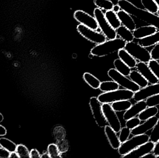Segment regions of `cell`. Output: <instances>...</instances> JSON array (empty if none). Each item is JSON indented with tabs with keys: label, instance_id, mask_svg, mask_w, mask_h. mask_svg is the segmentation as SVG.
<instances>
[{
	"label": "cell",
	"instance_id": "6da1fadb",
	"mask_svg": "<svg viewBox=\"0 0 159 158\" xmlns=\"http://www.w3.org/2000/svg\"><path fill=\"white\" fill-rule=\"evenodd\" d=\"M117 4L121 10L149 25L155 26L159 30V16L156 14L139 8L128 0H118Z\"/></svg>",
	"mask_w": 159,
	"mask_h": 158
},
{
	"label": "cell",
	"instance_id": "7a4b0ae2",
	"mask_svg": "<svg viewBox=\"0 0 159 158\" xmlns=\"http://www.w3.org/2000/svg\"><path fill=\"white\" fill-rule=\"evenodd\" d=\"M126 43L125 41L120 38L107 40L104 42L94 46L90 53L92 55L98 57L106 56L124 48Z\"/></svg>",
	"mask_w": 159,
	"mask_h": 158
},
{
	"label": "cell",
	"instance_id": "3957f363",
	"mask_svg": "<svg viewBox=\"0 0 159 158\" xmlns=\"http://www.w3.org/2000/svg\"><path fill=\"white\" fill-rule=\"evenodd\" d=\"M134 93L127 89H119L112 92L101 94L97 98L102 104H111L121 100H131L133 98Z\"/></svg>",
	"mask_w": 159,
	"mask_h": 158
},
{
	"label": "cell",
	"instance_id": "277c9868",
	"mask_svg": "<svg viewBox=\"0 0 159 158\" xmlns=\"http://www.w3.org/2000/svg\"><path fill=\"white\" fill-rule=\"evenodd\" d=\"M148 141H149V136L146 134L134 135L130 139H129L126 142L121 143L119 148L118 149L119 154L123 157Z\"/></svg>",
	"mask_w": 159,
	"mask_h": 158
},
{
	"label": "cell",
	"instance_id": "5b68a950",
	"mask_svg": "<svg viewBox=\"0 0 159 158\" xmlns=\"http://www.w3.org/2000/svg\"><path fill=\"white\" fill-rule=\"evenodd\" d=\"M93 15L98 23L99 28L102 33L106 36L108 40H113L117 38L116 30L113 28L105 16V13L100 8H95L93 11Z\"/></svg>",
	"mask_w": 159,
	"mask_h": 158
},
{
	"label": "cell",
	"instance_id": "8992f818",
	"mask_svg": "<svg viewBox=\"0 0 159 158\" xmlns=\"http://www.w3.org/2000/svg\"><path fill=\"white\" fill-rule=\"evenodd\" d=\"M124 48L136 60L140 62L148 63L152 59L150 52L138 43L133 41L127 42Z\"/></svg>",
	"mask_w": 159,
	"mask_h": 158
},
{
	"label": "cell",
	"instance_id": "52a82bcc",
	"mask_svg": "<svg viewBox=\"0 0 159 158\" xmlns=\"http://www.w3.org/2000/svg\"><path fill=\"white\" fill-rule=\"evenodd\" d=\"M107 75L112 80L116 82L120 86L134 92L139 91L141 88L131 80L120 74L116 69L111 68L107 72Z\"/></svg>",
	"mask_w": 159,
	"mask_h": 158
},
{
	"label": "cell",
	"instance_id": "ba28073f",
	"mask_svg": "<svg viewBox=\"0 0 159 158\" xmlns=\"http://www.w3.org/2000/svg\"><path fill=\"white\" fill-rule=\"evenodd\" d=\"M77 31L85 39L96 45L102 43L107 40L102 32L88 28L80 24L77 27Z\"/></svg>",
	"mask_w": 159,
	"mask_h": 158
},
{
	"label": "cell",
	"instance_id": "9c48e42d",
	"mask_svg": "<svg viewBox=\"0 0 159 158\" xmlns=\"http://www.w3.org/2000/svg\"><path fill=\"white\" fill-rule=\"evenodd\" d=\"M102 109L108 125L117 133L119 132L121 129V122L111 104H102Z\"/></svg>",
	"mask_w": 159,
	"mask_h": 158
},
{
	"label": "cell",
	"instance_id": "30bf717a",
	"mask_svg": "<svg viewBox=\"0 0 159 158\" xmlns=\"http://www.w3.org/2000/svg\"><path fill=\"white\" fill-rule=\"evenodd\" d=\"M102 105L97 97H92L90 99V107L96 124L100 128H104L108 123L103 112Z\"/></svg>",
	"mask_w": 159,
	"mask_h": 158
},
{
	"label": "cell",
	"instance_id": "8fae6325",
	"mask_svg": "<svg viewBox=\"0 0 159 158\" xmlns=\"http://www.w3.org/2000/svg\"><path fill=\"white\" fill-rule=\"evenodd\" d=\"M74 17L80 24L94 30H97L99 28L97 20L94 17L83 10H78L75 11L74 14Z\"/></svg>",
	"mask_w": 159,
	"mask_h": 158
},
{
	"label": "cell",
	"instance_id": "7c38bea8",
	"mask_svg": "<svg viewBox=\"0 0 159 158\" xmlns=\"http://www.w3.org/2000/svg\"><path fill=\"white\" fill-rule=\"evenodd\" d=\"M159 93V83L148 85L134 93L133 99L135 102L146 100L148 97Z\"/></svg>",
	"mask_w": 159,
	"mask_h": 158
},
{
	"label": "cell",
	"instance_id": "4fadbf2b",
	"mask_svg": "<svg viewBox=\"0 0 159 158\" xmlns=\"http://www.w3.org/2000/svg\"><path fill=\"white\" fill-rule=\"evenodd\" d=\"M155 143L151 141L140 146L136 149L133 150L126 156L122 157L127 158H140L144 157L152 153L155 147Z\"/></svg>",
	"mask_w": 159,
	"mask_h": 158
},
{
	"label": "cell",
	"instance_id": "5bb4252c",
	"mask_svg": "<svg viewBox=\"0 0 159 158\" xmlns=\"http://www.w3.org/2000/svg\"><path fill=\"white\" fill-rule=\"evenodd\" d=\"M158 118L156 116L145 121L143 124H140L139 126L134 128L131 131V135H134L145 134L150 130H152L157 122Z\"/></svg>",
	"mask_w": 159,
	"mask_h": 158
},
{
	"label": "cell",
	"instance_id": "9a60e30c",
	"mask_svg": "<svg viewBox=\"0 0 159 158\" xmlns=\"http://www.w3.org/2000/svg\"><path fill=\"white\" fill-rule=\"evenodd\" d=\"M135 67L150 84H155L159 82V80L154 75L146 63L142 62H138Z\"/></svg>",
	"mask_w": 159,
	"mask_h": 158
},
{
	"label": "cell",
	"instance_id": "2e32d148",
	"mask_svg": "<svg viewBox=\"0 0 159 158\" xmlns=\"http://www.w3.org/2000/svg\"><path fill=\"white\" fill-rule=\"evenodd\" d=\"M146 108H147V105L145 100L137 102L125 111L123 115V119L126 121L129 119L136 117Z\"/></svg>",
	"mask_w": 159,
	"mask_h": 158
},
{
	"label": "cell",
	"instance_id": "e0dca14e",
	"mask_svg": "<svg viewBox=\"0 0 159 158\" xmlns=\"http://www.w3.org/2000/svg\"><path fill=\"white\" fill-rule=\"evenodd\" d=\"M117 15L122 26L126 27L131 31H133L136 28L135 21L129 13L120 10L117 13Z\"/></svg>",
	"mask_w": 159,
	"mask_h": 158
},
{
	"label": "cell",
	"instance_id": "ac0fdd59",
	"mask_svg": "<svg viewBox=\"0 0 159 158\" xmlns=\"http://www.w3.org/2000/svg\"><path fill=\"white\" fill-rule=\"evenodd\" d=\"M157 28L152 25L143 26L135 29L133 31L134 38L136 39H141L154 34L158 31Z\"/></svg>",
	"mask_w": 159,
	"mask_h": 158
},
{
	"label": "cell",
	"instance_id": "d6986e66",
	"mask_svg": "<svg viewBox=\"0 0 159 158\" xmlns=\"http://www.w3.org/2000/svg\"><path fill=\"white\" fill-rule=\"evenodd\" d=\"M104 131L111 147L114 149H118L121 144V143L120 141L119 136L117 135V133L109 125H107L104 127Z\"/></svg>",
	"mask_w": 159,
	"mask_h": 158
},
{
	"label": "cell",
	"instance_id": "ffe728a7",
	"mask_svg": "<svg viewBox=\"0 0 159 158\" xmlns=\"http://www.w3.org/2000/svg\"><path fill=\"white\" fill-rule=\"evenodd\" d=\"M118 56L119 58L130 68H134L136 67L137 64L136 59L124 48L120 49L118 52Z\"/></svg>",
	"mask_w": 159,
	"mask_h": 158
},
{
	"label": "cell",
	"instance_id": "44dd1931",
	"mask_svg": "<svg viewBox=\"0 0 159 158\" xmlns=\"http://www.w3.org/2000/svg\"><path fill=\"white\" fill-rule=\"evenodd\" d=\"M159 42V31L147 37L139 39L138 43L143 47H148L155 45Z\"/></svg>",
	"mask_w": 159,
	"mask_h": 158
},
{
	"label": "cell",
	"instance_id": "7402d4cb",
	"mask_svg": "<svg viewBox=\"0 0 159 158\" xmlns=\"http://www.w3.org/2000/svg\"><path fill=\"white\" fill-rule=\"evenodd\" d=\"M129 77L141 88H144L148 85V82L138 70H131Z\"/></svg>",
	"mask_w": 159,
	"mask_h": 158
},
{
	"label": "cell",
	"instance_id": "603a6c76",
	"mask_svg": "<svg viewBox=\"0 0 159 158\" xmlns=\"http://www.w3.org/2000/svg\"><path fill=\"white\" fill-rule=\"evenodd\" d=\"M116 32L117 36L126 43L133 41L134 40L132 31L122 25L116 29Z\"/></svg>",
	"mask_w": 159,
	"mask_h": 158
},
{
	"label": "cell",
	"instance_id": "cb8c5ba5",
	"mask_svg": "<svg viewBox=\"0 0 159 158\" xmlns=\"http://www.w3.org/2000/svg\"><path fill=\"white\" fill-rule=\"evenodd\" d=\"M105 16L110 26L115 29H116L121 26V22L117 13H115L113 10L107 11L105 13Z\"/></svg>",
	"mask_w": 159,
	"mask_h": 158
},
{
	"label": "cell",
	"instance_id": "d4e9b609",
	"mask_svg": "<svg viewBox=\"0 0 159 158\" xmlns=\"http://www.w3.org/2000/svg\"><path fill=\"white\" fill-rule=\"evenodd\" d=\"M159 112L157 106L148 107L138 115V118L141 121H145L153 117L156 116Z\"/></svg>",
	"mask_w": 159,
	"mask_h": 158
},
{
	"label": "cell",
	"instance_id": "484cf974",
	"mask_svg": "<svg viewBox=\"0 0 159 158\" xmlns=\"http://www.w3.org/2000/svg\"><path fill=\"white\" fill-rule=\"evenodd\" d=\"M114 66L115 69L119 72L126 77H129L131 71V68L128 66L119 58L115 60L114 62Z\"/></svg>",
	"mask_w": 159,
	"mask_h": 158
},
{
	"label": "cell",
	"instance_id": "4316f807",
	"mask_svg": "<svg viewBox=\"0 0 159 158\" xmlns=\"http://www.w3.org/2000/svg\"><path fill=\"white\" fill-rule=\"evenodd\" d=\"M111 106L116 112L126 111L132 105L130 100H121L111 104Z\"/></svg>",
	"mask_w": 159,
	"mask_h": 158
},
{
	"label": "cell",
	"instance_id": "83f0119b",
	"mask_svg": "<svg viewBox=\"0 0 159 158\" xmlns=\"http://www.w3.org/2000/svg\"><path fill=\"white\" fill-rule=\"evenodd\" d=\"M83 77L85 81L93 89H99L101 82L94 75L89 72H85Z\"/></svg>",
	"mask_w": 159,
	"mask_h": 158
},
{
	"label": "cell",
	"instance_id": "f1b7e54d",
	"mask_svg": "<svg viewBox=\"0 0 159 158\" xmlns=\"http://www.w3.org/2000/svg\"><path fill=\"white\" fill-rule=\"evenodd\" d=\"M120 85L114 81H107L101 82L99 89L103 92H112L119 89Z\"/></svg>",
	"mask_w": 159,
	"mask_h": 158
},
{
	"label": "cell",
	"instance_id": "f546056e",
	"mask_svg": "<svg viewBox=\"0 0 159 158\" xmlns=\"http://www.w3.org/2000/svg\"><path fill=\"white\" fill-rule=\"evenodd\" d=\"M141 3L145 9L150 13L157 14L159 9V6L154 0H141Z\"/></svg>",
	"mask_w": 159,
	"mask_h": 158
},
{
	"label": "cell",
	"instance_id": "4dcf8cb0",
	"mask_svg": "<svg viewBox=\"0 0 159 158\" xmlns=\"http://www.w3.org/2000/svg\"><path fill=\"white\" fill-rule=\"evenodd\" d=\"M0 146L10 153L16 152V149L17 145L16 143L7 138H0Z\"/></svg>",
	"mask_w": 159,
	"mask_h": 158
},
{
	"label": "cell",
	"instance_id": "1f68e13d",
	"mask_svg": "<svg viewBox=\"0 0 159 158\" xmlns=\"http://www.w3.org/2000/svg\"><path fill=\"white\" fill-rule=\"evenodd\" d=\"M94 3L98 8L106 11L112 10L114 6L110 0H94Z\"/></svg>",
	"mask_w": 159,
	"mask_h": 158
},
{
	"label": "cell",
	"instance_id": "d6a6232c",
	"mask_svg": "<svg viewBox=\"0 0 159 158\" xmlns=\"http://www.w3.org/2000/svg\"><path fill=\"white\" fill-rule=\"evenodd\" d=\"M47 152L49 157L51 158L61 157V153L57 145L52 143L48 145Z\"/></svg>",
	"mask_w": 159,
	"mask_h": 158
},
{
	"label": "cell",
	"instance_id": "836d02e7",
	"mask_svg": "<svg viewBox=\"0 0 159 158\" xmlns=\"http://www.w3.org/2000/svg\"><path fill=\"white\" fill-rule=\"evenodd\" d=\"M16 152L19 158H30L29 149L23 145L19 144L17 146Z\"/></svg>",
	"mask_w": 159,
	"mask_h": 158
},
{
	"label": "cell",
	"instance_id": "e575fe53",
	"mask_svg": "<svg viewBox=\"0 0 159 158\" xmlns=\"http://www.w3.org/2000/svg\"><path fill=\"white\" fill-rule=\"evenodd\" d=\"M159 140V117L157 122L152 129L151 134L149 135V141L157 143Z\"/></svg>",
	"mask_w": 159,
	"mask_h": 158
},
{
	"label": "cell",
	"instance_id": "d590c367",
	"mask_svg": "<svg viewBox=\"0 0 159 158\" xmlns=\"http://www.w3.org/2000/svg\"><path fill=\"white\" fill-rule=\"evenodd\" d=\"M131 130L127 127L121 128L120 131L119 132L120 134L119 135V138L121 143H124L129 139L131 135Z\"/></svg>",
	"mask_w": 159,
	"mask_h": 158
},
{
	"label": "cell",
	"instance_id": "8d00e7d4",
	"mask_svg": "<svg viewBox=\"0 0 159 158\" xmlns=\"http://www.w3.org/2000/svg\"><path fill=\"white\" fill-rule=\"evenodd\" d=\"M148 65L159 81V63L157 60L151 59L148 63Z\"/></svg>",
	"mask_w": 159,
	"mask_h": 158
},
{
	"label": "cell",
	"instance_id": "74e56055",
	"mask_svg": "<svg viewBox=\"0 0 159 158\" xmlns=\"http://www.w3.org/2000/svg\"><path fill=\"white\" fill-rule=\"evenodd\" d=\"M141 121L138 117L132 118L126 121V127L132 130L134 128H136L137 126H139L141 124Z\"/></svg>",
	"mask_w": 159,
	"mask_h": 158
},
{
	"label": "cell",
	"instance_id": "f35d334b",
	"mask_svg": "<svg viewBox=\"0 0 159 158\" xmlns=\"http://www.w3.org/2000/svg\"><path fill=\"white\" fill-rule=\"evenodd\" d=\"M147 107L157 106L159 105V93L148 97L146 100Z\"/></svg>",
	"mask_w": 159,
	"mask_h": 158
},
{
	"label": "cell",
	"instance_id": "ab89813d",
	"mask_svg": "<svg viewBox=\"0 0 159 158\" xmlns=\"http://www.w3.org/2000/svg\"><path fill=\"white\" fill-rule=\"evenodd\" d=\"M150 54L152 59L159 60V42L155 45V46L150 52Z\"/></svg>",
	"mask_w": 159,
	"mask_h": 158
},
{
	"label": "cell",
	"instance_id": "60d3db41",
	"mask_svg": "<svg viewBox=\"0 0 159 158\" xmlns=\"http://www.w3.org/2000/svg\"><path fill=\"white\" fill-rule=\"evenodd\" d=\"M11 153L3 147H0V158H10Z\"/></svg>",
	"mask_w": 159,
	"mask_h": 158
},
{
	"label": "cell",
	"instance_id": "b9f144b4",
	"mask_svg": "<svg viewBox=\"0 0 159 158\" xmlns=\"http://www.w3.org/2000/svg\"><path fill=\"white\" fill-rule=\"evenodd\" d=\"M41 155L38 150L35 149H32L30 152V158H41Z\"/></svg>",
	"mask_w": 159,
	"mask_h": 158
},
{
	"label": "cell",
	"instance_id": "7bdbcfd3",
	"mask_svg": "<svg viewBox=\"0 0 159 158\" xmlns=\"http://www.w3.org/2000/svg\"><path fill=\"white\" fill-rule=\"evenodd\" d=\"M153 154L155 157H157L159 156V140L155 143V147L153 149Z\"/></svg>",
	"mask_w": 159,
	"mask_h": 158
},
{
	"label": "cell",
	"instance_id": "ee69618b",
	"mask_svg": "<svg viewBox=\"0 0 159 158\" xmlns=\"http://www.w3.org/2000/svg\"><path fill=\"white\" fill-rule=\"evenodd\" d=\"M7 133L6 129L3 126L0 125V136H2L6 135Z\"/></svg>",
	"mask_w": 159,
	"mask_h": 158
},
{
	"label": "cell",
	"instance_id": "f6af8a7d",
	"mask_svg": "<svg viewBox=\"0 0 159 158\" xmlns=\"http://www.w3.org/2000/svg\"><path fill=\"white\" fill-rule=\"evenodd\" d=\"M120 10H121V9H120V6H119L118 4L114 5L113 9H112V10L116 13H117Z\"/></svg>",
	"mask_w": 159,
	"mask_h": 158
},
{
	"label": "cell",
	"instance_id": "bcb514c9",
	"mask_svg": "<svg viewBox=\"0 0 159 158\" xmlns=\"http://www.w3.org/2000/svg\"><path fill=\"white\" fill-rule=\"evenodd\" d=\"M10 158H19L17 154H16V152L11 153L10 154Z\"/></svg>",
	"mask_w": 159,
	"mask_h": 158
},
{
	"label": "cell",
	"instance_id": "7dc6e473",
	"mask_svg": "<svg viewBox=\"0 0 159 158\" xmlns=\"http://www.w3.org/2000/svg\"><path fill=\"white\" fill-rule=\"evenodd\" d=\"M41 158H46L50 157H49V155H48V152H45V153H44L43 155H41Z\"/></svg>",
	"mask_w": 159,
	"mask_h": 158
},
{
	"label": "cell",
	"instance_id": "c3c4849f",
	"mask_svg": "<svg viewBox=\"0 0 159 158\" xmlns=\"http://www.w3.org/2000/svg\"><path fill=\"white\" fill-rule=\"evenodd\" d=\"M4 120L3 116L0 113V122H2Z\"/></svg>",
	"mask_w": 159,
	"mask_h": 158
},
{
	"label": "cell",
	"instance_id": "681fc988",
	"mask_svg": "<svg viewBox=\"0 0 159 158\" xmlns=\"http://www.w3.org/2000/svg\"><path fill=\"white\" fill-rule=\"evenodd\" d=\"M154 1H155V2L157 4V5L159 7V0H154Z\"/></svg>",
	"mask_w": 159,
	"mask_h": 158
},
{
	"label": "cell",
	"instance_id": "f907efd6",
	"mask_svg": "<svg viewBox=\"0 0 159 158\" xmlns=\"http://www.w3.org/2000/svg\"><path fill=\"white\" fill-rule=\"evenodd\" d=\"M157 15H158L159 16V9L158 10L157 12Z\"/></svg>",
	"mask_w": 159,
	"mask_h": 158
}]
</instances>
